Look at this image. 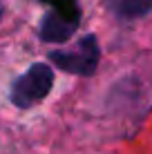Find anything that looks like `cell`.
<instances>
[{
    "label": "cell",
    "mask_w": 152,
    "mask_h": 154,
    "mask_svg": "<svg viewBox=\"0 0 152 154\" xmlns=\"http://www.w3.org/2000/svg\"><path fill=\"white\" fill-rule=\"evenodd\" d=\"M54 83V72L45 63H36L34 67H29V72H25L11 87V103L18 107H29V105L43 100L51 89Z\"/></svg>",
    "instance_id": "1"
},
{
    "label": "cell",
    "mask_w": 152,
    "mask_h": 154,
    "mask_svg": "<svg viewBox=\"0 0 152 154\" xmlns=\"http://www.w3.org/2000/svg\"><path fill=\"white\" fill-rule=\"evenodd\" d=\"M98 45L94 36H85L74 49L67 51H54L49 58L56 67H60L67 74H76V76H90L98 67Z\"/></svg>",
    "instance_id": "2"
},
{
    "label": "cell",
    "mask_w": 152,
    "mask_h": 154,
    "mask_svg": "<svg viewBox=\"0 0 152 154\" xmlns=\"http://www.w3.org/2000/svg\"><path fill=\"white\" fill-rule=\"evenodd\" d=\"M78 27V20L67 18L58 11L51 9L49 14L43 18V25H40V38L45 42H65Z\"/></svg>",
    "instance_id": "3"
},
{
    "label": "cell",
    "mask_w": 152,
    "mask_h": 154,
    "mask_svg": "<svg viewBox=\"0 0 152 154\" xmlns=\"http://www.w3.org/2000/svg\"><path fill=\"white\" fill-rule=\"evenodd\" d=\"M119 18H141L152 14V0H107Z\"/></svg>",
    "instance_id": "4"
},
{
    "label": "cell",
    "mask_w": 152,
    "mask_h": 154,
    "mask_svg": "<svg viewBox=\"0 0 152 154\" xmlns=\"http://www.w3.org/2000/svg\"><path fill=\"white\" fill-rule=\"evenodd\" d=\"M43 2L51 5V9H54V11L67 16V18H74V20L81 18V11H78L76 0H43Z\"/></svg>",
    "instance_id": "5"
},
{
    "label": "cell",
    "mask_w": 152,
    "mask_h": 154,
    "mask_svg": "<svg viewBox=\"0 0 152 154\" xmlns=\"http://www.w3.org/2000/svg\"><path fill=\"white\" fill-rule=\"evenodd\" d=\"M0 14H2V9H0Z\"/></svg>",
    "instance_id": "6"
}]
</instances>
